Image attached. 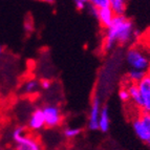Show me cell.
<instances>
[{
  "label": "cell",
  "mask_w": 150,
  "mask_h": 150,
  "mask_svg": "<svg viewBox=\"0 0 150 150\" xmlns=\"http://www.w3.org/2000/svg\"><path fill=\"white\" fill-rule=\"evenodd\" d=\"M135 26L131 19L126 16L115 17L111 24L106 28L103 38L102 47L105 52H109L117 44L127 45L133 41V30Z\"/></svg>",
  "instance_id": "obj_1"
},
{
  "label": "cell",
  "mask_w": 150,
  "mask_h": 150,
  "mask_svg": "<svg viewBox=\"0 0 150 150\" xmlns=\"http://www.w3.org/2000/svg\"><path fill=\"white\" fill-rule=\"evenodd\" d=\"M125 60L130 69L146 73L150 63V52L142 42H135L127 48Z\"/></svg>",
  "instance_id": "obj_2"
},
{
  "label": "cell",
  "mask_w": 150,
  "mask_h": 150,
  "mask_svg": "<svg viewBox=\"0 0 150 150\" xmlns=\"http://www.w3.org/2000/svg\"><path fill=\"white\" fill-rule=\"evenodd\" d=\"M12 138L16 144V150H41L39 142L26 134L25 127L23 126H18L14 129Z\"/></svg>",
  "instance_id": "obj_3"
},
{
  "label": "cell",
  "mask_w": 150,
  "mask_h": 150,
  "mask_svg": "<svg viewBox=\"0 0 150 150\" xmlns=\"http://www.w3.org/2000/svg\"><path fill=\"white\" fill-rule=\"evenodd\" d=\"M42 111L46 127L56 128L62 124L63 115L59 106L54 105V104H47L42 108Z\"/></svg>",
  "instance_id": "obj_4"
},
{
  "label": "cell",
  "mask_w": 150,
  "mask_h": 150,
  "mask_svg": "<svg viewBox=\"0 0 150 150\" xmlns=\"http://www.w3.org/2000/svg\"><path fill=\"white\" fill-rule=\"evenodd\" d=\"M137 85L141 98L140 112L150 113V79L146 76Z\"/></svg>",
  "instance_id": "obj_5"
},
{
  "label": "cell",
  "mask_w": 150,
  "mask_h": 150,
  "mask_svg": "<svg viewBox=\"0 0 150 150\" xmlns=\"http://www.w3.org/2000/svg\"><path fill=\"white\" fill-rule=\"evenodd\" d=\"M101 109H102V103L99 96H95L91 100L89 112H88L87 127L90 130H98L99 126V119H100Z\"/></svg>",
  "instance_id": "obj_6"
},
{
  "label": "cell",
  "mask_w": 150,
  "mask_h": 150,
  "mask_svg": "<svg viewBox=\"0 0 150 150\" xmlns=\"http://www.w3.org/2000/svg\"><path fill=\"white\" fill-rule=\"evenodd\" d=\"M45 126L44 115H43L42 108H37L30 113V117L28 119V127L33 131L41 130Z\"/></svg>",
  "instance_id": "obj_7"
},
{
  "label": "cell",
  "mask_w": 150,
  "mask_h": 150,
  "mask_svg": "<svg viewBox=\"0 0 150 150\" xmlns=\"http://www.w3.org/2000/svg\"><path fill=\"white\" fill-rule=\"evenodd\" d=\"M124 87L127 89L128 95H129V103L133 106L134 109H137L140 113V107H141V98L140 93H139V88L137 84L132 83H127L124 84Z\"/></svg>",
  "instance_id": "obj_8"
},
{
  "label": "cell",
  "mask_w": 150,
  "mask_h": 150,
  "mask_svg": "<svg viewBox=\"0 0 150 150\" xmlns=\"http://www.w3.org/2000/svg\"><path fill=\"white\" fill-rule=\"evenodd\" d=\"M98 21L100 22L101 26H103L104 28H107L111 22L115 19V15L113 13L111 12L110 8H103V10H99L98 11V16H97Z\"/></svg>",
  "instance_id": "obj_9"
},
{
  "label": "cell",
  "mask_w": 150,
  "mask_h": 150,
  "mask_svg": "<svg viewBox=\"0 0 150 150\" xmlns=\"http://www.w3.org/2000/svg\"><path fill=\"white\" fill-rule=\"evenodd\" d=\"M109 110L107 106H103L101 109L100 119H99V126L98 129L102 131L103 133H106L110 128V117H109Z\"/></svg>",
  "instance_id": "obj_10"
},
{
  "label": "cell",
  "mask_w": 150,
  "mask_h": 150,
  "mask_svg": "<svg viewBox=\"0 0 150 150\" xmlns=\"http://www.w3.org/2000/svg\"><path fill=\"white\" fill-rule=\"evenodd\" d=\"M110 10L115 17H123L127 11V2L125 0H110Z\"/></svg>",
  "instance_id": "obj_11"
},
{
  "label": "cell",
  "mask_w": 150,
  "mask_h": 150,
  "mask_svg": "<svg viewBox=\"0 0 150 150\" xmlns=\"http://www.w3.org/2000/svg\"><path fill=\"white\" fill-rule=\"evenodd\" d=\"M142 124L144 126V131H145V144H147L150 147V113H139Z\"/></svg>",
  "instance_id": "obj_12"
},
{
  "label": "cell",
  "mask_w": 150,
  "mask_h": 150,
  "mask_svg": "<svg viewBox=\"0 0 150 150\" xmlns=\"http://www.w3.org/2000/svg\"><path fill=\"white\" fill-rule=\"evenodd\" d=\"M146 77L145 71H141V70H134L129 69V71L126 75L127 83H132V84H138L141 80H143Z\"/></svg>",
  "instance_id": "obj_13"
},
{
  "label": "cell",
  "mask_w": 150,
  "mask_h": 150,
  "mask_svg": "<svg viewBox=\"0 0 150 150\" xmlns=\"http://www.w3.org/2000/svg\"><path fill=\"white\" fill-rule=\"evenodd\" d=\"M40 87V82L36 79H30L25 82L24 84V93L28 95H33L36 93Z\"/></svg>",
  "instance_id": "obj_14"
},
{
  "label": "cell",
  "mask_w": 150,
  "mask_h": 150,
  "mask_svg": "<svg viewBox=\"0 0 150 150\" xmlns=\"http://www.w3.org/2000/svg\"><path fill=\"white\" fill-rule=\"evenodd\" d=\"M82 132L81 128L78 127H66L63 130V134L66 139H75Z\"/></svg>",
  "instance_id": "obj_15"
},
{
  "label": "cell",
  "mask_w": 150,
  "mask_h": 150,
  "mask_svg": "<svg viewBox=\"0 0 150 150\" xmlns=\"http://www.w3.org/2000/svg\"><path fill=\"white\" fill-rule=\"evenodd\" d=\"M89 4L93 5L97 10L110 8V0H90Z\"/></svg>",
  "instance_id": "obj_16"
},
{
  "label": "cell",
  "mask_w": 150,
  "mask_h": 150,
  "mask_svg": "<svg viewBox=\"0 0 150 150\" xmlns=\"http://www.w3.org/2000/svg\"><path fill=\"white\" fill-rule=\"evenodd\" d=\"M118 97L120 99L121 102L123 103H129V95H128V91L124 86L119 90L118 93Z\"/></svg>",
  "instance_id": "obj_17"
},
{
  "label": "cell",
  "mask_w": 150,
  "mask_h": 150,
  "mask_svg": "<svg viewBox=\"0 0 150 150\" xmlns=\"http://www.w3.org/2000/svg\"><path fill=\"white\" fill-rule=\"evenodd\" d=\"M74 3H75V8L78 11L86 10L88 8V5H89V1H87V0H76Z\"/></svg>",
  "instance_id": "obj_18"
},
{
  "label": "cell",
  "mask_w": 150,
  "mask_h": 150,
  "mask_svg": "<svg viewBox=\"0 0 150 150\" xmlns=\"http://www.w3.org/2000/svg\"><path fill=\"white\" fill-rule=\"evenodd\" d=\"M141 42L145 45L146 47L148 48V50L150 52V28L146 30V32H144V34H143V38H142V40H141Z\"/></svg>",
  "instance_id": "obj_19"
},
{
  "label": "cell",
  "mask_w": 150,
  "mask_h": 150,
  "mask_svg": "<svg viewBox=\"0 0 150 150\" xmlns=\"http://www.w3.org/2000/svg\"><path fill=\"white\" fill-rule=\"evenodd\" d=\"M40 87L44 90H48L52 87V81L50 80H42L40 83Z\"/></svg>",
  "instance_id": "obj_20"
},
{
  "label": "cell",
  "mask_w": 150,
  "mask_h": 150,
  "mask_svg": "<svg viewBox=\"0 0 150 150\" xmlns=\"http://www.w3.org/2000/svg\"><path fill=\"white\" fill-rule=\"evenodd\" d=\"M24 28H25V30H28V32H32L34 30V26L30 22H25L24 24Z\"/></svg>",
  "instance_id": "obj_21"
},
{
  "label": "cell",
  "mask_w": 150,
  "mask_h": 150,
  "mask_svg": "<svg viewBox=\"0 0 150 150\" xmlns=\"http://www.w3.org/2000/svg\"><path fill=\"white\" fill-rule=\"evenodd\" d=\"M146 76L150 79V63H149V66H148L147 70H146Z\"/></svg>",
  "instance_id": "obj_22"
},
{
  "label": "cell",
  "mask_w": 150,
  "mask_h": 150,
  "mask_svg": "<svg viewBox=\"0 0 150 150\" xmlns=\"http://www.w3.org/2000/svg\"><path fill=\"white\" fill-rule=\"evenodd\" d=\"M1 53H2V47H1V45H0V55H1Z\"/></svg>",
  "instance_id": "obj_23"
}]
</instances>
